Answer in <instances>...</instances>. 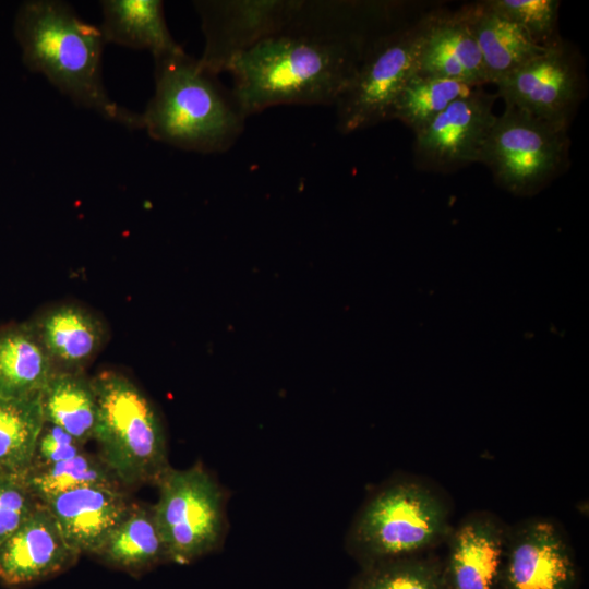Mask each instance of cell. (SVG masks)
Wrapping results in <instances>:
<instances>
[{"mask_svg":"<svg viewBox=\"0 0 589 589\" xmlns=\"http://www.w3.org/2000/svg\"><path fill=\"white\" fill-rule=\"evenodd\" d=\"M400 8L299 0L279 31L237 55L227 69L243 116L278 105H335L373 40L401 21Z\"/></svg>","mask_w":589,"mask_h":589,"instance_id":"1","label":"cell"},{"mask_svg":"<svg viewBox=\"0 0 589 589\" xmlns=\"http://www.w3.org/2000/svg\"><path fill=\"white\" fill-rule=\"evenodd\" d=\"M24 65L44 75L76 105L128 129H141L140 113L118 105L103 79L106 40L99 26L82 20L60 0L24 1L14 19Z\"/></svg>","mask_w":589,"mask_h":589,"instance_id":"2","label":"cell"},{"mask_svg":"<svg viewBox=\"0 0 589 589\" xmlns=\"http://www.w3.org/2000/svg\"><path fill=\"white\" fill-rule=\"evenodd\" d=\"M155 91L140 113L141 129L153 139L202 154L228 151L245 117L231 91L183 49L154 58Z\"/></svg>","mask_w":589,"mask_h":589,"instance_id":"3","label":"cell"},{"mask_svg":"<svg viewBox=\"0 0 589 589\" xmlns=\"http://www.w3.org/2000/svg\"><path fill=\"white\" fill-rule=\"evenodd\" d=\"M445 494L419 477L389 480L370 495L346 537L360 564L425 554L444 543L453 528Z\"/></svg>","mask_w":589,"mask_h":589,"instance_id":"4","label":"cell"},{"mask_svg":"<svg viewBox=\"0 0 589 589\" xmlns=\"http://www.w3.org/2000/svg\"><path fill=\"white\" fill-rule=\"evenodd\" d=\"M97 401L94 440L99 458L123 486L157 485L171 468L161 420L127 376L103 371L92 378Z\"/></svg>","mask_w":589,"mask_h":589,"instance_id":"5","label":"cell"},{"mask_svg":"<svg viewBox=\"0 0 589 589\" xmlns=\"http://www.w3.org/2000/svg\"><path fill=\"white\" fill-rule=\"evenodd\" d=\"M567 131L505 105L485 141L481 163L509 193L532 196L568 168Z\"/></svg>","mask_w":589,"mask_h":589,"instance_id":"6","label":"cell"},{"mask_svg":"<svg viewBox=\"0 0 589 589\" xmlns=\"http://www.w3.org/2000/svg\"><path fill=\"white\" fill-rule=\"evenodd\" d=\"M432 12L401 21L378 35L336 106L337 130L349 134L389 119L393 103L418 71L422 39Z\"/></svg>","mask_w":589,"mask_h":589,"instance_id":"7","label":"cell"},{"mask_svg":"<svg viewBox=\"0 0 589 589\" xmlns=\"http://www.w3.org/2000/svg\"><path fill=\"white\" fill-rule=\"evenodd\" d=\"M156 486L152 509L168 561L189 564L216 551L226 531L225 494L209 472L201 464L171 467Z\"/></svg>","mask_w":589,"mask_h":589,"instance_id":"8","label":"cell"},{"mask_svg":"<svg viewBox=\"0 0 589 589\" xmlns=\"http://www.w3.org/2000/svg\"><path fill=\"white\" fill-rule=\"evenodd\" d=\"M494 85L505 105L568 129L586 80L576 48L561 38Z\"/></svg>","mask_w":589,"mask_h":589,"instance_id":"9","label":"cell"},{"mask_svg":"<svg viewBox=\"0 0 589 589\" xmlns=\"http://www.w3.org/2000/svg\"><path fill=\"white\" fill-rule=\"evenodd\" d=\"M299 0H199L205 45L200 64L214 75L227 71L232 59L279 31Z\"/></svg>","mask_w":589,"mask_h":589,"instance_id":"10","label":"cell"},{"mask_svg":"<svg viewBox=\"0 0 589 589\" xmlns=\"http://www.w3.org/2000/svg\"><path fill=\"white\" fill-rule=\"evenodd\" d=\"M498 98L483 87L453 101L414 133L413 159L418 169L450 172L481 163L482 152L496 116Z\"/></svg>","mask_w":589,"mask_h":589,"instance_id":"11","label":"cell"},{"mask_svg":"<svg viewBox=\"0 0 589 589\" xmlns=\"http://www.w3.org/2000/svg\"><path fill=\"white\" fill-rule=\"evenodd\" d=\"M578 572L565 533L550 518L508 527L497 589H576Z\"/></svg>","mask_w":589,"mask_h":589,"instance_id":"12","label":"cell"},{"mask_svg":"<svg viewBox=\"0 0 589 589\" xmlns=\"http://www.w3.org/2000/svg\"><path fill=\"white\" fill-rule=\"evenodd\" d=\"M508 527L489 510L469 513L453 526L441 560L446 589H497Z\"/></svg>","mask_w":589,"mask_h":589,"instance_id":"13","label":"cell"},{"mask_svg":"<svg viewBox=\"0 0 589 589\" xmlns=\"http://www.w3.org/2000/svg\"><path fill=\"white\" fill-rule=\"evenodd\" d=\"M79 556L64 541L50 512L39 503L0 544V581L11 588L29 586L67 570Z\"/></svg>","mask_w":589,"mask_h":589,"instance_id":"14","label":"cell"},{"mask_svg":"<svg viewBox=\"0 0 589 589\" xmlns=\"http://www.w3.org/2000/svg\"><path fill=\"white\" fill-rule=\"evenodd\" d=\"M77 554L95 555L132 506L121 486L87 485L41 502Z\"/></svg>","mask_w":589,"mask_h":589,"instance_id":"15","label":"cell"},{"mask_svg":"<svg viewBox=\"0 0 589 589\" xmlns=\"http://www.w3.org/2000/svg\"><path fill=\"white\" fill-rule=\"evenodd\" d=\"M418 71L478 86L489 84L480 49L461 9L454 13H431Z\"/></svg>","mask_w":589,"mask_h":589,"instance_id":"16","label":"cell"},{"mask_svg":"<svg viewBox=\"0 0 589 589\" xmlns=\"http://www.w3.org/2000/svg\"><path fill=\"white\" fill-rule=\"evenodd\" d=\"M29 322L57 371L83 372L107 338L100 318L75 304L53 306Z\"/></svg>","mask_w":589,"mask_h":589,"instance_id":"17","label":"cell"},{"mask_svg":"<svg viewBox=\"0 0 589 589\" xmlns=\"http://www.w3.org/2000/svg\"><path fill=\"white\" fill-rule=\"evenodd\" d=\"M480 49L489 84L520 68L544 51L517 24L490 8L485 1L461 8Z\"/></svg>","mask_w":589,"mask_h":589,"instance_id":"18","label":"cell"},{"mask_svg":"<svg viewBox=\"0 0 589 589\" xmlns=\"http://www.w3.org/2000/svg\"><path fill=\"white\" fill-rule=\"evenodd\" d=\"M56 372L31 322L0 329V399L40 395Z\"/></svg>","mask_w":589,"mask_h":589,"instance_id":"19","label":"cell"},{"mask_svg":"<svg viewBox=\"0 0 589 589\" xmlns=\"http://www.w3.org/2000/svg\"><path fill=\"white\" fill-rule=\"evenodd\" d=\"M100 29L106 43L147 50L154 58L183 49L171 36L160 0H103Z\"/></svg>","mask_w":589,"mask_h":589,"instance_id":"20","label":"cell"},{"mask_svg":"<svg viewBox=\"0 0 589 589\" xmlns=\"http://www.w3.org/2000/svg\"><path fill=\"white\" fill-rule=\"evenodd\" d=\"M95 556L108 566L132 575L143 574L169 562L152 506L133 503Z\"/></svg>","mask_w":589,"mask_h":589,"instance_id":"21","label":"cell"},{"mask_svg":"<svg viewBox=\"0 0 589 589\" xmlns=\"http://www.w3.org/2000/svg\"><path fill=\"white\" fill-rule=\"evenodd\" d=\"M45 422L63 429L81 444L94 437L97 401L83 372L57 371L40 395Z\"/></svg>","mask_w":589,"mask_h":589,"instance_id":"22","label":"cell"},{"mask_svg":"<svg viewBox=\"0 0 589 589\" xmlns=\"http://www.w3.org/2000/svg\"><path fill=\"white\" fill-rule=\"evenodd\" d=\"M41 395V394H40ZM40 395L0 399V472L24 477L45 423Z\"/></svg>","mask_w":589,"mask_h":589,"instance_id":"23","label":"cell"},{"mask_svg":"<svg viewBox=\"0 0 589 589\" xmlns=\"http://www.w3.org/2000/svg\"><path fill=\"white\" fill-rule=\"evenodd\" d=\"M481 87L416 71L397 94L389 119L399 120L416 133L453 101Z\"/></svg>","mask_w":589,"mask_h":589,"instance_id":"24","label":"cell"},{"mask_svg":"<svg viewBox=\"0 0 589 589\" xmlns=\"http://www.w3.org/2000/svg\"><path fill=\"white\" fill-rule=\"evenodd\" d=\"M349 589H446L441 560L425 554L360 567Z\"/></svg>","mask_w":589,"mask_h":589,"instance_id":"25","label":"cell"},{"mask_svg":"<svg viewBox=\"0 0 589 589\" xmlns=\"http://www.w3.org/2000/svg\"><path fill=\"white\" fill-rule=\"evenodd\" d=\"M23 479L40 503L56 494L82 486H122L99 456L86 452L48 467L29 469Z\"/></svg>","mask_w":589,"mask_h":589,"instance_id":"26","label":"cell"},{"mask_svg":"<svg viewBox=\"0 0 589 589\" xmlns=\"http://www.w3.org/2000/svg\"><path fill=\"white\" fill-rule=\"evenodd\" d=\"M485 3L517 24L539 46L548 47L561 39L557 0H486Z\"/></svg>","mask_w":589,"mask_h":589,"instance_id":"27","label":"cell"},{"mask_svg":"<svg viewBox=\"0 0 589 589\" xmlns=\"http://www.w3.org/2000/svg\"><path fill=\"white\" fill-rule=\"evenodd\" d=\"M39 503L23 477L0 473V544L34 513Z\"/></svg>","mask_w":589,"mask_h":589,"instance_id":"28","label":"cell"},{"mask_svg":"<svg viewBox=\"0 0 589 589\" xmlns=\"http://www.w3.org/2000/svg\"><path fill=\"white\" fill-rule=\"evenodd\" d=\"M83 444L58 425L45 422L34 450L31 469H38L81 454Z\"/></svg>","mask_w":589,"mask_h":589,"instance_id":"29","label":"cell"},{"mask_svg":"<svg viewBox=\"0 0 589 589\" xmlns=\"http://www.w3.org/2000/svg\"><path fill=\"white\" fill-rule=\"evenodd\" d=\"M1 473V472H0Z\"/></svg>","mask_w":589,"mask_h":589,"instance_id":"30","label":"cell"}]
</instances>
